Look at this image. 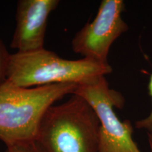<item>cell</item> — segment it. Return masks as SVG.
Segmentation results:
<instances>
[{"mask_svg": "<svg viewBox=\"0 0 152 152\" xmlns=\"http://www.w3.org/2000/svg\"><path fill=\"white\" fill-rule=\"evenodd\" d=\"M148 90L149 94L151 96V103H152V73L149 77V84H148ZM135 128L140 130H145L147 132H152V108L151 112L147 117L144 118L136 121Z\"/></svg>", "mask_w": 152, "mask_h": 152, "instance_id": "9", "label": "cell"}, {"mask_svg": "<svg viewBox=\"0 0 152 152\" xmlns=\"http://www.w3.org/2000/svg\"><path fill=\"white\" fill-rule=\"evenodd\" d=\"M5 152H44L36 140L16 142L7 146Z\"/></svg>", "mask_w": 152, "mask_h": 152, "instance_id": "7", "label": "cell"}, {"mask_svg": "<svg viewBox=\"0 0 152 152\" xmlns=\"http://www.w3.org/2000/svg\"><path fill=\"white\" fill-rule=\"evenodd\" d=\"M73 94L84 98L97 115L98 152H141L132 138V123L121 121L114 111V108L123 109L125 99L121 93L110 88L105 76L80 83Z\"/></svg>", "mask_w": 152, "mask_h": 152, "instance_id": "4", "label": "cell"}, {"mask_svg": "<svg viewBox=\"0 0 152 152\" xmlns=\"http://www.w3.org/2000/svg\"><path fill=\"white\" fill-rule=\"evenodd\" d=\"M77 85L22 87L6 80L0 85V140L6 146L35 140L49 108L65 95L73 94Z\"/></svg>", "mask_w": 152, "mask_h": 152, "instance_id": "1", "label": "cell"}, {"mask_svg": "<svg viewBox=\"0 0 152 152\" xmlns=\"http://www.w3.org/2000/svg\"><path fill=\"white\" fill-rule=\"evenodd\" d=\"M148 142L150 148V152H152V132H147Z\"/></svg>", "mask_w": 152, "mask_h": 152, "instance_id": "10", "label": "cell"}, {"mask_svg": "<svg viewBox=\"0 0 152 152\" xmlns=\"http://www.w3.org/2000/svg\"><path fill=\"white\" fill-rule=\"evenodd\" d=\"M10 57L11 54L7 52L4 45L0 40V85L7 80Z\"/></svg>", "mask_w": 152, "mask_h": 152, "instance_id": "8", "label": "cell"}, {"mask_svg": "<svg viewBox=\"0 0 152 152\" xmlns=\"http://www.w3.org/2000/svg\"><path fill=\"white\" fill-rule=\"evenodd\" d=\"M58 0H20L16 11V27L11 46L18 52H29L44 48L49 14Z\"/></svg>", "mask_w": 152, "mask_h": 152, "instance_id": "6", "label": "cell"}, {"mask_svg": "<svg viewBox=\"0 0 152 152\" xmlns=\"http://www.w3.org/2000/svg\"><path fill=\"white\" fill-rule=\"evenodd\" d=\"M123 0H103L96 17L76 33L72 40L73 50L94 61L107 64L113 43L129 29L122 18Z\"/></svg>", "mask_w": 152, "mask_h": 152, "instance_id": "5", "label": "cell"}, {"mask_svg": "<svg viewBox=\"0 0 152 152\" xmlns=\"http://www.w3.org/2000/svg\"><path fill=\"white\" fill-rule=\"evenodd\" d=\"M99 121L90 104L78 95L49 108L36 142L44 152H98Z\"/></svg>", "mask_w": 152, "mask_h": 152, "instance_id": "2", "label": "cell"}, {"mask_svg": "<svg viewBox=\"0 0 152 152\" xmlns=\"http://www.w3.org/2000/svg\"><path fill=\"white\" fill-rule=\"evenodd\" d=\"M112 71L109 64H101L85 58L65 59L43 48L11 54L7 80L22 87L63 83L80 84L96 76H105Z\"/></svg>", "mask_w": 152, "mask_h": 152, "instance_id": "3", "label": "cell"}]
</instances>
